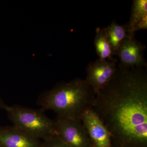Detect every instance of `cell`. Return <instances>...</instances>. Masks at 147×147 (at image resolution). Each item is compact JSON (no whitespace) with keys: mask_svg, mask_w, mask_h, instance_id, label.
<instances>
[{"mask_svg":"<svg viewBox=\"0 0 147 147\" xmlns=\"http://www.w3.org/2000/svg\"><path fill=\"white\" fill-rule=\"evenodd\" d=\"M112 136V147H147V74L118 67L92 108Z\"/></svg>","mask_w":147,"mask_h":147,"instance_id":"1","label":"cell"},{"mask_svg":"<svg viewBox=\"0 0 147 147\" xmlns=\"http://www.w3.org/2000/svg\"><path fill=\"white\" fill-rule=\"evenodd\" d=\"M96 94L85 80L75 79L58 84L40 95L37 104L43 111L52 110L57 117L82 121L92 108Z\"/></svg>","mask_w":147,"mask_h":147,"instance_id":"2","label":"cell"},{"mask_svg":"<svg viewBox=\"0 0 147 147\" xmlns=\"http://www.w3.org/2000/svg\"><path fill=\"white\" fill-rule=\"evenodd\" d=\"M5 111L14 126L43 140L57 135L55 120L47 117L40 108L32 109L22 105L8 106Z\"/></svg>","mask_w":147,"mask_h":147,"instance_id":"3","label":"cell"},{"mask_svg":"<svg viewBox=\"0 0 147 147\" xmlns=\"http://www.w3.org/2000/svg\"><path fill=\"white\" fill-rule=\"evenodd\" d=\"M56 132L70 147H92L82 121L57 117Z\"/></svg>","mask_w":147,"mask_h":147,"instance_id":"4","label":"cell"},{"mask_svg":"<svg viewBox=\"0 0 147 147\" xmlns=\"http://www.w3.org/2000/svg\"><path fill=\"white\" fill-rule=\"evenodd\" d=\"M117 59L108 61L98 59L88 65L87 76L85 80L96 95L113 79L117 69Z\"/></svg>","mask_w":147,"mask_h":147,"instance_id":"5","label":"cell"},{"mask_svg":"<svg viewBox=\"0 0 147 147\" xmlns=\"http://www.w3.org/2000/svg\"><path fill=\"white\" fill-rule=\"evenodd\" d=\"M82 121L92 147H112L111 134L93 108L84 113Z\"/></svg>","mask_w":147,"mask_h":147,"instance_id":"6","label":"cell"},{"mask_svg":"<svg viewBox=\"0 0 147 147\" xmlns=\"http://www.w3.org/2000/svg\"><path fill=\"white\" fill-rule=\"evenodd\" d=\"M146 48V46L135 39L134 36L127 37L121 44L116 55L118 56L120 61L119 67H146L147 63L144 57Z\"/></svg>","mask_w":147,"mask_h":147,"instance_id":"7","label":"cell"},{"mask_svg":"<svg viewBox=\"0 0 147 147\" xmlns=\"http://www.w3.org/2000/svg\"><path fill=\"white\" fill-rule=\"evenodd\" d=\"M40 139L14 125L0 126V147H41Z\"/></svg>","mask_w":147,"mask_h":147,"instance_id":"8","label":"cell"},{"mask_svg":"<svg viewBox=\"0 0 147 147\" xmlns=\"http://www.w3.org/2000/svg\"><path fill=\"white\" fill-rule=\"evenodd\" d=\"M128 36H134L136 32L147 29V1L134 0L131 16L126 24Z\"/></svg>","mask_w":147,"mask_h":147,"instance_id":"9","label":"cell"},{"mask_svg":"<svg viewBox=\"0 0 147 147\" xmlns=\"http://www.w3.org/2000/svg\"><path fill=\"white\" fill-rule=\"evenodd\" d=\"M105 34L114 55H117L120 46L128 36L126 25H119L113 21L108 26L104 28Z\"/></svg>","mask_w":147,"mask_h":147,"instance_id":"10","label":"cell"},{"mask_svg":"<svg viewBox=\"0 0 147 147\" xmlns=\"http://www.w3.org/2000/svg\"><path fill=\"white\" fill-rule=\"evenodd\" d=\"M94 44L98 59L101 60L113 61V54L112 47L110 45L105 34L104 28L96 29V34L94 40Z\"/></svg>","mask_w":147,"mask_h":147,"instance_id":"11","label":"cell"},{"mask_svg":"<svg viewBox=\"0 0 147 147\" xmlns=\"http://www.w3.org/2000/svg\"><path fill=\"white\" fill-rule=\"evenodd\" d=\"M41 147H70L57 134L43 140Z\"/></svg>","mask_w":147,"mask_h":147,"instance_id":"12","label":"cell"},{"mask_svg":"<svg viewBox=\"0 0 147 147\" xmlns=\"http://www.w3.org/2000/svg\"><path fill=\"white\" fill-rule=\"evenodd\" d=\"M8 106V105H7L0 97V109H3L5 110Z\"/></svg>","mask_w":147,"mask_h":147,"instance_id":"13","label":"cell"}]
</instances>
